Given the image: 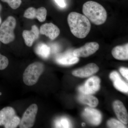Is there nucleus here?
Segmentation results:
<instances>
[{
    "mask_svg": "<svg viewBox=\"0 0 128 128\" xmlns=\"http://www.w3.org/2000/svg\"><path fill=\"white\" fill-rule=\"evenodd\" d=\"M84 15L89 21L96 25H100L105 23L107 14L102 5L92 1L85 2L82 6Z\"/></svg>",
    "mask_w": 128,
    "mask_h": 128,
    "instance_id": "f03ea898",
    "label": "nucleus"
},
{
    "mask_svg": "<svg viewBox=\"0 0 128 128\" xmlns=\"http://www.w3.org/2000/svg\"><path fill=\"white\" fill-rule=\"evenodd\" d=\"M44 69V65L41 62H35L30 64L24 72V82L29 86L35 84L43 73Z\"/></svg>",
    "mask_w": 128,
    "mask_h": 128,
    "instance_id": "7ed1b4c3",
    "label": "nucleus"
},
{
    "mask_svg": "<svg viewBox=\"0 0 128 128\" xmlns=\"http://www.w3.org/2000/svg\"><path fill=\"white\" fill-rule=\"evenodd\" d=\"M82 116L89 123L96 126L100 124L102 114L98 110L90 108H86L82 112Z\"/></svg>",
    "mask_w": 128,
    "mask_h": 128,
    "instance_id": "9d476101",
    "label": "nucleus"
},
{
    "mask_svg": "<svg viewBox=\"0 0 128 128\" xmlns=\"http://www.w3.org/2000/svg\"><path fill=\"white\" fill-rule=\"evenodd\" d=\"M100 80L97 76L89 78L83 86L79 88V90L82 94H92L98 91L100 88Z\"/></svg>",
    "mask_w": 128,
    "mask_h": 128,
    "instance_id": "0eeeda50",
    "label": "nucleus"
},
{
    "mask_svg": "<svg viewBox=\"0 0 128 128\" xmlns=\"http://www.w3.org/2000/svg\"><path fill=\"white\" fill-rule=\"evenodd\" d=\"M2 2H7L12 9H16L19 7L22 4L21 0H1Z\"/></svg>",
    "mask_w": 128,
    "mask_h": 128,
    "instance_id": "4be33fe9",
    "label": "nucleus"
},
{
    "mask_svg": "<svg viewBox=\"0 0 128 128\" xmlns=\"http://www.w3.org/2000/svg\"><path fill=\"white\" fill-rule=\"evenodd\" d=\"M120 71L124 78L128 80V68L121 67L120 70Z\"/></svg>",
    "mask_w": 128,
    "mask_h": 128,
    "instance_id": "b1692460",
    "label": "nucleus"
},
{
    "mask_svg": "<svg viewBox=\"0 0 128 128\" xmlns=\"http://www.w3.org/2000/svg\"><path fill=\"white\" fill-rule=\"evenodd\" d=\"M113 106L114 112L120 121L124 124H128V114L122 102L117 100L114 102Z\"/></svg>",
    "mask_w": 128,
    "mask_h": 128,
    "instance_id": "4468645a",
    "label": "nucleus"
},
{
    "mask_svg": "<svg viewBox=\"0 0 128 128\" xmlns=\"http://www.w3.org/2000/svg\"><path fill=\"white\" fill-rule=\"evenodd\" d=\"M40 31L36 25L32 26L30 31L25 30L22 33V36L25 44L28 47H31L34 41L39 37Z\"/></svg>",
    "mask_w": 128,
    "mask_h": 128,
    "instance_id": "2eb2a0df",
    "label": "nucleus"
},
{
    "mask_svg": "<svg viewBox=\"0 0 128 128\" xmlns=\"http://www.w3.org/2000/svg\"><path fill=\"white\" fill-rule=\"evenodd\" d=\"M1 94H2V93H1V92H0V95H1Z\"/></svg>",
    "mask_w": 128,
    "mask_h": 128,
    "instance_id": "c85d7f7f",
    "label": "nucleus"
},
{
    "mask_svg": "<svg viewBox=\"0 0 128 128\" xmlns=\"http://www.w3.org/2000/svg\"></svg>",
    "mask_w": 128,
    "mask_h": 128,
    "instance_id": "c756f323",
    "label": "nucleus"
},
{
    "mask_svg": "<svg viewBox=\"0 0 128 128\" xmlns=\"http://www.w3.org/2000/svg\"><path fill=\"white\" fill-rule=\"evenodd\" d=\"M35 51L36 54L40 57L46 59L50 55V48L46 44L40 43L36 46Z\"/></svg>",
    "mask_w": 128,
    "mask_h": 128,
    "instance_id": "6ab92c4d",
    "label": "nucleus"
},
{
    "mask_svg": "<svg viewBox=\"0 0 128 128\" xmlns=\"http://www.w3.org/2000/svg\"><path fill=\"white\" fill-rule=\"evenodd\" d=\"M98 70L99 68L96 64L91 63L84 67L74 70L72 74L75 76L80 78H86L96 73Z\"/></svg>",
    "mask_w": 128,
    "mask_h": 128,
    "instance_id": "9b49d317",
    "label": "nucleus"
},
{
    "mask_svg": "<svg viewBox=\"0 0 128 128\" xmlns=\"http://www.w3.org/2000/svg\"><path fill=\"white\" fill-rule=\"evenodd\" d=\"M54 0L60 7L64 8L66 6L64 0Z\"/></svg>",
    "mask_w": 128,
    "mask_h": 128,
    "instance_id": "393cba45",
    "label": "nucleus"
},
{
    "mask_svg": "<svg viewBox=\"0 0 128 128\" xmlns=\"http://www.w3.org/2000/svg\"><path fill=\"white\" fill-rule=\"evenodd\" d=\"M112 54L114 58L121 60L128 59V44L114 47L112 50Z\"/></svg>",
    "mask_w": 128,
    "mask_h": 128,
    "instance_id": "f3484780",
    "label": "nucleus"
},
{
    "mask_svg": "<svg viewBox=\"0 0 128 128\" xmlns=\"http://www.w3.org/2000/svg\"><path fill=\"white\" fill-rule=\"evenodd\" d=\"M16 18L9 16L2 24L0 27V41L2 43L7 44L15 39L14 30L16 28Z\"/></svg>",
    "mask_w": 128,
    "mask_h": 128,
    "instance_id": "39448f33",
    "label": "nucleus"
},
{
    "mask_svg": "<svg viewBox=\"0 0 128 128\" xmlns=\"http://www.w3.org/2000/svg\"><path fill=\"white\" fill-rule=\"evenodd\" d=\"M20 120L15 109L11 107H6L0 110V126L5 128H16Z\"/></svg>",
    "mask_w": 128,
    "mask_h": 128,
    "instance_id": "20e7f679",
    "label": "nucleus"
},
{
    "mask_svg": "<svg viewBox=\"0 0 128 128\" xmlns=\"http://www.w3.org/2000/svg\"><path fill=\"white\" fill-rule=\"evenodd\" d=\"M2 9V6L0 4V11ZM2 22L1 18L0 16V25L1 23Z\"/></svg>",
    "mask_w": 128,
    "mask_h": 128,
    "instance_id": "bb28decb",
    "label": "nucleus"
},
{
    "mask_svg": "<svg viewBox=\"0 0 128 128\" xmlns=\"http://www.w3.org/2000/svg\"><path fill=\"white\" fill-rule=\"evenodd\" d=\"M99 47V44L96 42L87 43L82 47L73 50V54L78 57H88L96 52Z\"/></svg>",
    "mask_w": 128,
    "mask_h": 128,
    "instance_id": "6e6552de",
    "label": "nucleus"
},
{
    "mask_svg": "<svg viewBox=\"0 0 128 128\" xmlns=\"http://www.w3.org/2000/svg\"><path fill=\"white\" fill-rule=\"evenodd\" d=\"M55 126L57 128H70L72 126L70 120L67 118L64 117L56 120Z\"/></svg>",
    "mask_w": 128,
    "mask_h": 128,
    "instance_id": "aec40b11",
    "label": "nucleus"
},
{
    "mask_svg": "<svg viewBox=\"0 0 128 128\" xmlns=\"http://www.w3.org/2000/svg\"><path fill=\"white\" fill-rule=\"evenodd\" d=\"M82 126H85V123H82Z\"/></svg>",
    "mask_w": 128,
    "mask_h": 128,
    "instance_id": "cd10ccee",
    "label": "nucleus"
},
{
    "mask_svg": "<svg viewBox=\"0 0 128 128\" xmlns=\"http://www.w3.org/2000/svg\"><path fill=\"white\" fill-rule=\"evenodd\" d=\"M52 50L54 52H56L59 50V47L56 44H54L52 46Z\"/></svg>",
    "mask_w": 128,
    "mask_h": 128,
    "instance_id": "a878e982",
    "label": "nucleus"
},
{
    "mask_svg": "<svg viewBox=\"0 0 128 128\" xmlns=\"http://www.w3.org/2000/svg\"><path fill=\"white\" fill-rule=\"evenodd\" d=\"M78 98L80 102L89 105V106L92 108L96 106L98 103V99L90 94L82 93L78 96Z\"/></svg>",
    "mask_w": 128,
    "mask_h": 128,
    "instance_id": "a211bd4d",
    "label": "nucleus"
},
{
    "mask_svg": "<svg viewBox=\"0 0 128 128\" xmlns=\"http://www.w3.org/2000/svg\"><path fill=\"white\" fill-rule=\"evenodd\" d=\"M40 33L54 40L59 35L60 30L57 26L52 23H46L40 27Z\"/></svg>",
    "mask_w": 128,
    "mask_h": 128,
    "instance_id": "ddd939ff",
    "label": "nucleus"
},
{
    "mask_svg": "<svg viewBox=\"0 0 128 128\" xmlns=\"http://www.w3.org/2000/svg\"><path fill=\"white\" fill-rule=\"evenodd\" d=\"M67 21L71 32L78 38H84L90 30V21L84 15L72 12L68 16Z\"/></svg>",
    "mask_w": 128,
    "mask_h": 128,
    "instance_id": "f257e3e1",
    "label": "nucleus"
},
{
    "mask_svg": "<svg viewBox=\"0 0 128 128\" xmlns=\"http://www.w3.org/2000/svg\"><path fill=\"white\" fill-rule=\"evenodd\" d=\"M38 105L35 104L30 105L26 110L19 124L20 128H30L34 125L38 113Z\"/></svg>",
    "mask_w": 128,
    "mask_h": 128,
    "instance_id": "423d86ee",
    "label": "nucleus"
},
{
    "mask_svg": "<svg viewBox=\"0 0 128 128\" xmlns=\"http://www.w3.org/2000/svg\"><path fill=\"white\" fill-rule=\"evenodd\" d=\"M110 78L112 81L114 87L120 91L128 93V84L122 80L119 74L117 72L114 71L110 74Z\"/></svg>",
    "mask_w": 128,
    "mask_h": 128,
    "instance_id": "dca6fc26",
    "label": "nucleus"
},
{
    "mask_svg": "<svg viewBox=\"0 0 128 128\" xmlns=\"http://www.w3.org/2000/svg\"><path fill=\"white\" fill-rule=\"evenodd\" d=\"M73 52L72 50H69L58 54L56 57V61L58 64L63 65H70L76 64L79 59L73 55Z\"/></svg>",
    "mask_w": 128,
    "mask_h": 128,
    "instance_id": "f8f14e48",
    "label": "nucleus"
},
{
    "mask_svg": "<svg viewBox=\"0 0 128 128\" xmlns=\"http://www.w3.org/2000/svg\"><path fill=\"white\" fill-rule=\"evenodd\" d=\"M47 16V10L45 8L41 7L38 9L30 7L26 10L24 16L28 19L36 18L40 22H43L45 20Z\"/></svg>",
    "mask_w": 128,
    "mask_h": 128,
    "instance_id": "1a4fd4ad",
    "label": "nucleus"
},
{
    "mask_svg": "<svg viewBox=\"0 0 128 128\" xmlns=\"http://www.w3.org/2000/svg\"><path fill=\"white\" fill-rule=\"evenodd\" d=\"M9 64V60L7 57L0 54V70H4Z\"/></svg>",
    "mask_w": 128,
    "mask_h": 128,
    "instance_id": "5701e85b",
    "label": "nucleus"
},
{
    "mask_svg": "<svg viewBox=\"0 0 128 128\" xmlns=\"http://www.w3.org/2000/svg\"><path fill=\"white\" fill-rule=\"evenodd\" d=\"M107 125L110 128H126V126L122 122L114 118L111 119L108 121Z\"/></svg>",
    "mask_w": 128,
    "mask_h": 128,
    "instance_id": "412c9836",
    "label": "nucleus"
}]
</instances>
